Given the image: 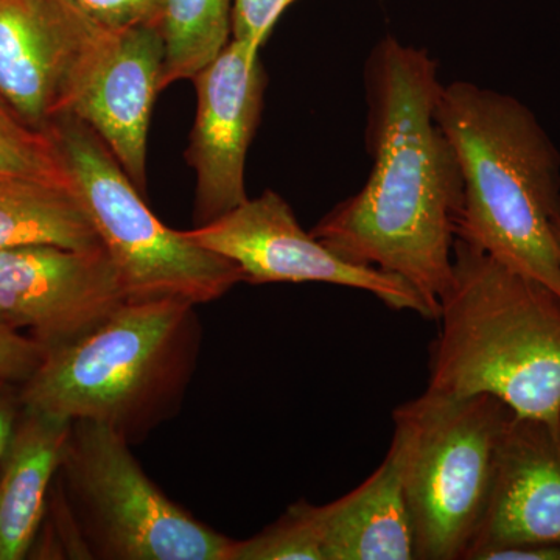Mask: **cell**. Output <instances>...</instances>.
Listing matches in <instances>:
<instances>
[{
  "instance_id": "obj_1",
  "label": "cell",
  "mask_w": 560,
  "mask_h": 560,
  "mask_svg": "<svg viewBox=\"0 0 560 560\" xmlns=\"http://www.w3.org/2000/svg\"><path fill=\"white\" fill-rule=\"evenodd\" d=\"M363 79L370 176L311 232L341 259L410 283L438 319L464 201L458 156L434 117L440 66L429 51L385 36Z\"/></svg>"
},
{
  "instance_id": "obj_2",
  "label": "cell",
  "mask_w": 560,
  "mask_h": 560,
  "mask_svg": "<svg viewBox=\"0 0 560 560\" xmlns=\"http://www.w3.org/2000/svg\"><path fill=\"white\" fill-rule=\"evenodd\" d=\"M434 117L463 173L456 238L560 298L551 234L560 212V151L536 114L510 94L453 81L442 86Z\"/></svg>"
},
{
  "instance_id": "obj_3",
  "label": "cell",
  "mask_w": 560,
  "mask_h": 560,
  "mask_svg": "<svg viewBox=\"0 0 560 560\" xmlns=\"http://www.w3.org/2000/svg\"><path fill=\"white\" fill-rule=\"evenodd\" d=\"M427 389L490 394L515 415L560 427V298L456 238Z\"/></svg>"
},
{
  "instance_id": "obj_4",
  "label": "cell",
  "mask_w": 560,
  "mask_h": 560,
  "mask_svg": "<svg viewBox=\"0 0 560 560\" xmlns=\"http://www.w3.org/2000/svg\"><path fill=\"white\" fill-rule=\"evenodd\" d=\"M197 305L125 302L80 340L47 350L20 390L21 407L62 420H91L140 444L175 419L200 360Z\"/></svg>"
},
{
  "instance_id": "obj_5",
  "label": "cell",
  "mask_w": 560,
  "mask_h": 560,
  "mask_svg": "<svg viewBox=\"0 0 560 560\" xmlns=\"http://www.w3.org/2000/svg\"><path fill=\"white\" fill-rule=\"evenodd\" d=\"M512 412L490 394L453 397L429 389L394 411L390 447L400 460L415 559L466 560Z\"/></svg>"
},
{
  "instance_id": "obj_6",
  "label": "cell",
  "mask_w": 560,
  "mask_h": 560,
  "mask_svg": "<svg viewBox=\"0 0 560 560\" xmlns=\"http://www.w3.org/2000/svg\"><path fill=\"white\" fill-rule=\"evenodd\" d=\"M47 138L68 173L70 190L119 271L128 302L209 304L243 282L237 265L191 242L184 231L165 226L151 212L130 176L86 121L62 114Z\"/></svg>"
},
{
  "instance_id": "obj_7",
  "label": "cell",
  "mask_w": 560,
  "mask_h": 560,
  "mask_svg": "<svg viewBox=\"0 0 560 560\" xmlns=\"http://www.w3.org/2000/svg\"><path fill=\"white\" fill-rule=\"evenodd\" d=\"M86 558L230 560L234 539L168 499L109 427L73 420L58 469Z\"/></svg>"
},
{
  "instance_id": "obj_8",
  "label": "cell",
  "mask_w": 560,
  "mask_h": 560,
  "mask_svg": "<svg viewBox=\"0 0 560 560\" xmlns=\"http://www.w3.org/2000/svg\"><path fill=\"white\" fill-rule=\"evenodd\" d=\"M202 248L241 268L243 282H320L374 294L394 311L433 319L429 305L404 279L341 259L312 232L302 230L289 202L275 190L246 200L205 226L184 231Z\"/></svg>"
},
{
  "instance_id": "obj_9",
  "label": "cell",
  "mask_w": 560,
  "mask_h": 560,
  "mask_svg": "<svg viewBox=\"0 0 560 560\" xmlns=\"http://www.w3.org/2000/svg\"><path fill=\"white\" fill-rule=\"evenodd\" d=\"M128 302L105 248L0 249V311L51 350L80 340Z\"/></svg>"
},
{
  "instance_id": "obj_10",
  "label": "cell",
  "mask_w": 560,
  "mask_h": 560,
  "mask_svg": "<svg viewBox=\"0 0 560 560\" xmlns=\"http://www.w3.org/2000/svg\"><path fill=\"white\" fill-rule=\"evenodd\" d=\"M191 81L197 116L186 160L197 176L194 223L198 228L248 200L246 158L264 113L268 77L260 51L231 39Z\"/></svg>"
},
{
  "instance_id": "obj_11",
  "label": "cell",
  "mask_w": 560,
  "mask_h": 560,
  "mask_svg": "<svg viewBox=\"0 0 560 560\" xmlns=\"http://www.w3.org/2000/svg\"><path fill=\"white\" fill-rule=\"evenodd\" d=\"M102 28L72 0H0V98L33 127L69 113Z\"/></svg>"
},
{
  "instance_id": "obj_12",
  "label": "cell",
  "mask_w": 560,
  "mask_h": 560,
  "mask_svg": "<svg viewBox=\"0 0 560 560\" xmlns=\"http://www.w3.org/2000/svg\"><path fill=\"white\" fill-rule=\"evenodd\" d=\"M164 60L160 22L121 31L103 27L81 68L69 108L101 136L142 195L151 113L162 91Z\"/></svg>"
},
{
  "instance_id": "obj_13",
  "label": "cell",
  "mask_w": 560,
  "mask_h": 560,
  "mask_svg": "<svg viewBox=\"0 0 560 560\" xmlns=\"http://www.w3.org/2000/svg\"><path fill=\"white\" fill-rule=\"evenodd\" d=\"M526 545L560 547V427L512 412L466 560Z\"/></svg>"
},
{
  "instance_id": "obj_14",
  "label": "cell",
  "mask_w": 560,
  "mask_h": 560,
  "mask_svg": "<svg viewBox=\"0 0 560 560\" xmlns=\"http://www.w3.org/2000/svg\"><path fill=\"white\" fill-rule=\"evenodd\" d=\"M316 518L326 560H415L411 515L393 447L363 485L316 506Z\"/></svg>"
},
{
  "instance_id": "obj_15",
  "label": "cell",
  "mask_w": 560,
  "mask_h": 560,
  "mask_svg": "<svg viewBox=\"0 0 560 560\" xmlns=\"http://www.w3.org/2000/svg\"><path fill=\"white\" fill-rule=\"evenodd\" d=\"M70 427V420L21 407L0 463V560H21L31 552Z\"/></svg>"
},
{
  "instance_id": "obj_16",
  "label": "cell",
  "mask_w": 560,
  "mask_h": 560,
  "mask_svg": "<svg viewBox=\"0 0 560 560\" xmlns=\"http://www.w3.org/2000/svg\"><path fill=\"white\" fill-rule=\"evenodd\" d=\"M51 245L103 248L69 187L32 179H0V249Z\"/></svg>"
},
{
  "instance_id": "obj_17",
  "label": "cell",
  "mask_w": 560,
  "mask_h": 560,
  "mask_svg": "<svg viewBox=\"0 0 560 560\" xmlns=\"http://www.w3.org/2000/svg\"><path fill=\"white\" fill-rule=\"evenodd\" d=\"M165 43L162 91L191 80L215 60L232 39V0H161Z\"/></svg>"
},
{
  "instance_id": "obj_18",
  "label": "cell",
  "mask_w": 560,
  "mask_h": 560,
  "mask_svg": "<svg viewBox=\"0 0 560 560\" xmlns=\"http://www.w3.org/2000/svg\"><path fill=\"white\" fill-rule=\"evenodd\" d=\"M230 560H326L315 504L301 500L246 540H235Z\"/></svg>"
},
{
  "instance_id": "obj_19",
  "label": "cell",
  "mask_w": 560,
  "mask_h": 560,
  "mask_svg": "<svg viewBox=\"0 0 560 560\" xmlns=\"http://www.w3.org/2000/svg\"><path fill=\"white\" fill-rule=\"evenodd\" d=\"M0 179H32L69 187L68 173L49 138L22 130L0 113Z\"/></svg>"
},
{
  "instance_id": "obj_20",
  "label": "cell",
  "mask_w": 560,
  "mask_h": 560,
  "mask_svg": "<svg viewBox=\"0 0 560 560\" xmlns=\"http://www.w3.org/2000/svg\"><path fill=\"white\" fill-rule=\"evenodd\" d=\"M296 0H232V39L261 50L276 22Z\"/></svg>"
},
{
  "instance_id": "obj_21",
  "label": "cell",
  "mask_w": 560,
  "mask_h": 560,
  "mask_svg": "<svg viewBox=\"0 0 560 560\" xmlns=\"http://www.w3.org/2000/svg\"><path fill=\"white\" fill-rule=\"evenodd\" d=\"M46 349L35 338L24 337L16 327L0 323V381L22 385L35 374Z\"/></svg>"
},
{
  "instance_id": "obj_22",
  "label": "cell",
  "mask_w": 560,
  "mask_h": 560,
  "mask_svg": "<svg viewBox=\"0 0 560 560\" xmlns=\"http://www.w3.org/2000/svg\"><path fill=\"white\" fill-rule=\"evenodd\" d=\"M95 24L108 31L160 22L161 0H72Z\"/></svg>"
},
{
  "instance_id": "obj_23",
  "label": "cell",
  "mask_w": 560,
  "mask_h": 560,
  "mask_svg": "<svg viewBox=\"0 0 560 560\" xmlns=\"http://www.w3.org/2000/svg\"><path fill=\"white\" fill-rule=\"evenodd\" d=\"M21 411L20 393L11 383H0V463L13 434L14 423Z\"/></svg>"
},
{
  "instance_id": "obj_24",
  "label": "cell",
  "mask_w": 560,
  "mask_h": 560,
  "mask_svg": "<svg viewBox=\"0 0 560 560\" xmlns=\"http://www.w3.org/2000/svg\"><path fill=\"white\" fill-rule=\"evenodd\" d=\"M482 560H560V547L545 545H526V547H508L490 551Z\"/></svg>"
},
{
  "instance_id": "obj_25",
  "label": "cell",
  "mask_w": 560,
  "mask_h": 560,
  "mask_svg": "<svg viewBox=\"0 0 560 560\" xmlns=\"http://www.w3.org/2000/svg\"><path fill=\"white\" fill-rule=\"evenodd\" d=\"M551 234L552 241H555L556 253H558V259L560 264V212L558 213V215L552 217Z\"/></svg>"
},
{
  "instance_id": "obj_26",
  "label": "cell",
  "mask_w": 560,
  "mask_h": 560,
  "mask_svg": "<svg viewBox=\"0 0 560 560\" xmlns=\"http://www.w3.org/2000/svg\"><path fill=\"white\" fill-rule=\"evenodd\" d=\"M0 323H3V324H10V326H13V324L10 323L9 318H7L5 315H3V312L0 311ZM14 327V326H13Z\"/></svg>"
},
{
  "instance_id": "obj_27",
  "label": "cell",
  "mask_w": 560,
  "mask_h": 560,
  "mask_svg": "<svg viewBox=\"0 0 560 560\" xmlns=\"http://www.w3.org/2000/svg\"><path fill=\"white\" fill-rule=\"evenodd\" d=\"M0 383H2V381H0Z\"/></svg>"
}]
</instances>
